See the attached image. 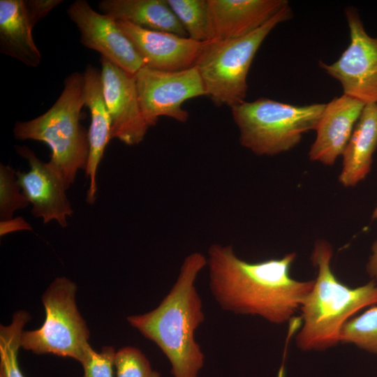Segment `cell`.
<instances>
[{
  "instance_id": "cell-1",
  "label": "cell",
  "mask_w": 377,
  "mask_h": 377,
  "mask_svg": "<svg viewBox=\"0 0 377 377\" xmlns=\"http://www.w3.org/2000/svg\"><path fill=\"white\" fill-rule=\"evenodd\" d=\"M297 254L250 263L239 258L231 245L213 244L207 251L210 292L224 311L257 316L276 325L288 322L311 290L313 280L290 276Z\"/></svg>"
},
{
  "instance_id": "cell-2",
  "label": "cell",
  "mask_w": 377,
  "mask_h": 377,
  "mask_svg": "<svg viewBox=\"0 0 377 377\" xmlns=\"http://www.w3.org/2000/svg\"><path fill=\"white\" fill-rule=\"evenodd\" d=\"M207 267V256L193 252L183 260L176 281L154 310L126 318L128 323L153 341L170 362L173 377H198L205 355L195 333L205 320L195 281Z\"/></svg>"
},
{
  "instance_id": "cell-3",
  "label": "cell",
  "mask_w": 377,
  "mask_h": 377,
  "mask_svg": "<svg viewBox=\"0 0 377 377\" xmlns=\"http://www.w3.org/2000/svg\"><path fill=\"white\" fill-rule=\"evenodd\" d=\"M333 249L325 239L314 244L311 260L317 276L300 309L302 323L295 337L304 351H321L341 343L343 325L354 314L377 304V284L371 281L350 288L341 283L332 269Z\"/></svg>"
},
{
  "instance_id": "cell-4",
  "label": "cell",
  "mask_w": 377,
  "mask_h": 377,
  "mask_svg": "<svg viewBox=\"0 0 377 377\" xmlns=\"http://www.w3.org/2000/svg\"><path fill=\"white\" fill-rule=\"evenodd\" d=\"M84 106V75L73 72L65 78L60 96L47 111L31 120L18 121L13 128L16 139L38 140L50 147V161L61 169L68 188L87 164L88 131L80 123Z\"/></svg>"
},
{
  "instance_id": "cell-5",
  "label": "cell",
  "mask_w": 377,
  "mask_h": 377,
  "mask_svg": "<svg viewBox=\"0 0 377 377\" xmlns=\"http://www.w3.org/2000/svg\"><path fill=\"white\" fill-rule=\"evenodd\" d=\"M325 103L295 105L260 97L232 107L239 142L258 156H274L297 146L316 130Z\"/></svg>"
},
{
  "instance_id": "cell-6",
  "label": "cell",
  "mask_w": 377,
  "mask_h": 377,
  "mask_svg": "<svg viewBox=\"0 0 377 377\" xmlns=\"http://www.w3.org/2000/svg\"><path fill=\"white\" fill-rule=\"evenodd\" d=\"M293 16L289 4L254 31L240 38L207 40L195 66L214 105L230 108L245 101L247 75L260 46L272 30Z\"/></svg>"
},
{
  "instance_id": "cell-7",
  "label": "cell",
  "mask_w": 377,
  "mask_h": 377,
  "mask_svg": "<svg viewBox=\"0 0 377 377\" xmlns=\"http://www.w3.org/2000/svg\"><path fill=\"white\" fill-rule=\"evenodd\" d=\"M76 290L75 283L66 277L54 280L42 295L45 321L38 329L22 332L21 347L83 362L92 348L88 327L77 308Z\"/></svg>"
},
{
  "instance_id": "cell-8",
  "label": "cell",
  "mask_w": 377,
  "mask_h": 377,
  "mask_svg": "<svg viewBox=\"0 0 377 377\" xmlns=\"http://www.w3.org/2000/svg\"><path fill=\"white\" fill-rule=\"evenodd\" d=\"M135 78L141 111L149 128L155 126L161 117L186 122L188 112L182 108V104L188 99L207 96L195 66L176 71L143 66L135 74Z\"/></svg>"
},
{
  "instance_id": "cell-9",
  "label": "cell",
  "mask_w": 377,
  "mask_h": 377,
  "mask_svg": "<svg viewBox=\"0 0 377 377\" xmlns=\"http://www.w3.org/2000/svg\"><path fill=\"white\" fill-rule=\"evenodd\" d=\"M345 15L350 43L334 63L320 66L341 84L343 94L365 104L377 103V36H369L356 8L348 7Z\"/></svg>"
},
{
  "instance_id": "cell-10",
  "label": "cell",
  "mask_w": 377,
  "mask_h": 377,
  "mask_svg": "<svg viewBox=\"0 0 377 377\" xmlns=\"http://www.w3.org/2000/svg\"><path fill=\"white\" fill-rule=\"evenodd\" d=\"M67 15L80 32V43L127 73L135 75L145 64L133 43L108 16L95 11L86 0H76Z\"/></svg>"
},
{
  "instance_id": "cell-11",
  "label": "cell",
  "mask_w": 377,
  "mask_h": 377,
  "mask_svg": "<svg viewBox=\"0 0 377 377\" xmlns=\"http://www.w3.org/2000/svg\"><path fill=\"white\" fill-rule=\"evenodd\" d=\"M15 150L30 166L28 172H16V175L22 192L33 205L31 214L42 218L44 223L54 219L62 228L66 227V218L73 211L66 197L68 187L61 169L51 161H40L27 146H16Z\"/></svg>"
},
{
  "instance_id": "cell-12",
  "label": "cell",
  "mask_w": 377,
  "mask_h": 377,
  "mask_svg": "<svg viewBox=\"0 0 377 377\" xmlns=\"http://www.w3.org/2000/svg\"><path fill=\"white\" fill-rule=\"evenodd\" d=\"M103 96L111 119L110 139L128 145L141 142L149 127L140 105L135 75L101 57Z\"/></svg>"
},
{
  "instance_id": "cell-13",
  "label": "cell",
  "mask_w": 377,
  "mask_h": 377,
  "mask_svg": "<svg viewBox=\"0 0 377 377\" xmlns=\"http://www.w3.org/2000/svg\"><path fill=\"white\" fill-rule=\"evenodd\" d=\"M116 22L145 66L159 71H182L195 66L206 43L170 32L145 29L125 21Z\"/></svg>"
},
{
  "instance_id": "cell-14",
  "label": "cell",
  "mask_w": 377,
  "mask_h": 377,
  "mask_svg": "<svg viewBox=\"0 0 377 377\" xmlns=\"http://www.w3.org/2000/svg\"><path fill=\"white\" fill-rule=\"evenodd\" d=\"M208 40H225L258 29L284 7L286 0H207Z\"/></svg>"
},
{
  "instance_id": "cell-15",
  "label": "cell",
  "mask_w": 377,
  "mask_h": 377,
  "mask_svg": "<svg viewBox=\"0 0 377 377\" xmlns=\"http://www.w3.org/2000/svg\"><path fill=\"white\" fill-rule=\"evenodd\" d=\"M365 105L345 94L325 104L308 154L310 161L332 165L342 156Z\"/></svg>"
},
{
  "instance_id": "cell-16",
  "label": "cell",
  "mask_w": 377,
  "mask_h": 377,
  "mask_svg": "<svg viewBox=\"0 0 377 377\" xmlns=\"http://www.w3.org/2000/svg\"><path fill=\"white\" fill-rule=\"evenodd\" d=\"M83 75L85 106L88 108L91 117L88 131L89 156L85 169L86 177L89 179L87 202L93 205L97 191V169L105 147L111 140V119L103 96L101 71L87 64Z\"/></svg>"
},
{
  "instance_id": "cell-17",
  "label": "cell",
  "mask_w": 377,
  "mask_h": 377,
  "mask_svg": "<svg viewBox=\"0 0 377 377\" xmlns=\"http://www.w3.org/2000/svg\"><path fill=\"white\" fill-rule=\"evenodd\" d=\"M377 148V103L366 104L342 154L339 183L355 186L371 170Z\"/></svg>"
},
{
  "instance_id": "cell-18",
  "label": "cell",
  "mask_w": 377,
  "mask_h": 377,
  "mask_svg": "<svg viewBox=\"0 0 377 377\" xmlns=\"http://www.w3.org/2000/svg\"><path fill=\"white\" fill-rule=\"evenodd\" d=\"M98 7L102 14L114 21H125L145 29L188 37L167 0H102Z\"/></svg>"
},
{
  "instance_id": "cell-19",
  "label": "cell",
  "mask_w": 377,
  "mask_h": 377,
  "mask_svg": "<svg viewBox=\"0 0 377 377\" xmlns=\"http://www.w3.org/2000/svg\"><path fill=\"white\" fill-rule=\"evenodd\" d=\"M33 27L24 0H0V52L29 67H37L41 54L32 36Z\"/></svg>"
},
{
  "instance_id": "cell-20",
  "label": "cell",
  "mask_w": 377,
  "mask_h": 377,
  "mask_svg": "<svg viewBox=\"0 0 377 377\" xmlns=\"http://www.w3.org/2000/svg\"><path fill=\"white\" fill-rule=\"evenodd\" d=\"M30 319L24 311L14 313L11 323L0 326V373L4 377H24L18 362V351L24 325Z\"/></svg>"
},
{
  "instance_id": "cell-21",
  "label": "cell",
  "mask_w": 377,
  "mask_h": 377,
  "mask_svg": "<svg viewBox=\"0 0 377 377\" xmlns=\"http://www.w3.org/2000/svg\"><path fill=\"white\" fill-rule=\"evenodd\" d=\"M341 343L353 344L377 355V306L374 305L362 313L352 317L343 325Z\"/></svg>"
},
{
  "instance_id": "cell-22",
  "label": "cell",
  "mask_w": 377,
  "mask_h": 377,
  "mask_svg": "<svg viewBox=\"0 0 377 377\" xmlns=\"http://www.w3.org/2000/svg\"><path fill=\"white\" fill-rule=\"evenodd\" d=\"M167 2L188 38L197 41L208 40L207 0H167Z\"/></svg>"
},
{
  "instance_id": "cell-23",
  "label": "cell",
  "mask_w": 377,
  "mask_h": 377,
  "mask_svg": "<svg viewBox=\"0 0 377 377\" xmlns=\"http://www.w3.org/2000/svg\"><path fill=\"white\" fill-rule=\"evenodd\" d=\"M17 182L16 172L9 165H0V218L1 221L13 218V213L27 207L29 200Z\"/></svg>"
},
{
  "instance_id": "cell-24",
  "label": "cell",
  "mask_w": 377,
  "mask_h": 377,
  "mask_svg": "<svg viewBox=\"0 0 377 377\" xmlns=\"http://www.w3.org/2000/svg\"><path fill=\"white\" fill-rule=\"evenodd\" d=\"M114 366L117 377H161L152 369L145 354L133 346H124L116 351Z\"/></svg>"
},
{
  "instance_id": "cell-25",
  "label": "cell",
  "mask_w": 377,
  "mask_h": 377,
  "mask_svg": "<svg viewBox=\"0 0 377 377\" xmlns=\"http://www.w3.org/2000/svg\"><path fill=\"white\" fill-rule=\"evenodd\" d=\"M116 351L114 347L105 346L98 353L93 348L81 364L82 377H113V368Z\"/></svg>"
},
{
  "instance_id": "cell-26",
  "label": "cell",
  "mask_w": 377,
  "mask_h": 377,
  "mask_svg": "<svg viewBox=\"0 0 377 377\" xmlns=\"http://www.w3.org/2000/svg\"><path fill=\"white\" fill-rule=\"evenodd\" d=\"M62 0H24L29 20L34 28L36 24L47 16Z\"/></svg>"
},
{
  "instance_id": "cell-27",
  "label": "cell",
  "mask_w": 377,
  "mask_h": 377,
  "mask_svg": "<svg viewBox=\"0 0 377 377\" xmlns=\"http://www.w3.org/2000/svg\"><path fill=\"white\" fill-rule=\"evenodd\" d=\"M22 230H31V225L22 217L12 218L8 220L1 221L0 235Z\"/></svg>"
},
{
  "instance_id": "cell-28",
  "label": "cell",
  "mask_w": 377,
  "mask_h": 377,
  "mask_svg": "<svg viewBox=\"0 0 377 377\" xmlns=\"http://www.w3.org/2000/svg\"><path fill=\"white\" fill-rule=\"evenodd\" d=\"M367 272L371 281L377 284V239L371 247V253L366 265Z\"/></svg>"
},
{
  "instance_id": "cell-29",
  "label": "cell",
  "mask_w": 377,
  "mask_h": 377,
  "mask_svg": "<svg viewBox=\"0 0 377 377\" xmlns=\"http://www.w3.org/2000/svg\"><path fill=\"white\" fill-rule=\"evenodd\" d=\"M372 218L373 219H377V204L373 211V214H372Z\"/></svg>"
},
{
  "instance_id": "cell-30",
  "label": "cell",
  "mask_w": 377,
  "mask_h": 377,
  "mask_svg": "<svg viewBox=\"0 0 377 377\" xmlns=\"http://www.w3.org/2000/svg\"><path fill=\"white\" fill-rule=\"evenodd\" d=\"M0 377H4L1 373H0Z\"/></svg>"
}]
</instances>
